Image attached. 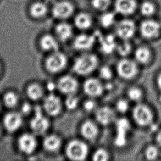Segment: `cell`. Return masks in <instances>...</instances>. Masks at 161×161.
Returning a JSON list of instances; mask_svg holds the SVG:
<instances>
[{"label":"cell","mask_w":161,"mask_h":161,"mask_svg":"<svg viewBox=\"0 0 161 161\" xmlns=\"http://www.w3.org/2000/svg\"><path fill=\"white\" fill-rule=\"evenodd\" d=\"M99 62L97 55L92 53H85L79 56L74 61L73 70L78 75L87 76L97 69Z\"/></svg>","instance_id":"1"},{"label":"cell","mask_w":161,"mask_h":161,"mask_svg":"<svg viewBox=\"0 0 161 161\" xmlns=\"http://www.w3.org/2000/svg\"><path fill=\"white\" fill-rule=\"evenodd\" d=\"M89 154V147L82 140L74 139L68 142L65 155L68 159L73 161H85Z\"/></svg>","instance_id":"2"},{"label":"cell","mask_w":161,"mask_h":161,"mask_svg":"<svg viewBox=\"0 0 161 161\" xmlns=\"http://www.w3.org/2000/svg\"><path fill=\"white\" fill-rule=\"evenodd\" d=\"M67 64V57L59 50L51 53L44 61V67L50 74L61 73L65 69Z\"/></svg>","instance_id":"3"},{"label":"cell","mask_w":161,"mask_h":161,"mask_svg":"<svg viewBox=\"0 0 161 161\" xmlns=\"http://www.w3.org/2000/svg\"><path fill=\"white\" fill-rule=\"evenodd\" d=\"M34 115L30 121V128L32 133L36 135H44L50 128V122L42 107L34 109Z\"/></svg>","instance_id":"4"},{"label":"cell","mask_w":161,"mask_h":161,"mask_svg":"<svg viewBox=\"0 0 161 161\" xmlns=\"http://www.w3.org/2000/svg\"><path fill=\"white\" fill-rule=\"evenodd\" d=\"M42 100V108L46 115L56 117L62 113L64 103L58 95L51 92L45 96Z\"/></svg>","instance_id":"5"},{"label":"cell","mask_w":161,"mask_h":161,"mask_svg":"<svg viewBox=\"0 0 161 161\" xmlns=\"http://www.w3.org/2000/svg\"><path fill=\"white\" fill-rule=\"evenodd\" d=\"M116 71L121 78L129 80L134 78L138 73V67L134 61L124 58L120 60L116 65Z\"/></svg>","instance_id":"6"},{"label":"cell","mask_w":161,"mask_h":161,"mask_svg":"<svg viewBox=\"0 0 161 161\" xmlns=\"http://www.w3.org/2000/svg\"><path fill=\"white\" fill-rule=\"evenodd\" d=\"M74 11V6L69 1H57L53 5L52 14L57 19L65 20L73 15Z\"/></svg>","instance_id":"7"},{"label":"cell","mask_w":161,"mask_h":161,"mask_svg":"<svg viewBox=\"0 0 161 161\" xmlns=\"http://www.w3.org/2000/svg\"><path fill=\"white\" fill-rule=\"evenodd\" d=\"M57 90L65 96L76 94L79 88L78 79L70 75L61 76L57 81Z\"/></svg>","instance_id":"8"},{"label":"cell","mask_w":161,"mask_h":161,"mask_svg":"<svg viewBox=\"0 0 161 161\" xmlns=\"http://www.w3.org/2000/svg\"><path fill=\"white\" fill-rule=\"evenodd\" d=\"M132 116L134 122L140 126L148 125L153 122V112L150 108L144 104L139 103L134 107Z\"/></svg>","instance_id":"9"},{"label":"cell","mask_w":161,"mask_h":161,"mask_svg":"<svg viewBox=\"0 0 161 161\" xmlns=\"http://www.w3.org/2000/svg\"><path fill=\"white\" fill-rule=\"evenodd\" d=\"M37 146L38 141L36 135L34 133H24L18 140V148L25 155H32L37 150Z\"/></svg>","instance_id":"10"},{"label":"cell","mask_w":161,"mask_h":161,"mask_svg":"<svg viewBox=\"0 0 161 161\" xmlns=\"http://www.w3.org/2000/svg\"><path fill=\"white\" fill-rule=\"evenodd\" d=\"M114 123L115 133L114 143L118 147H123L126 144L127 135L130 129V123L124 118L116 119Z\"/></svg>","instance_id":"11"},{"label":"cell","mask_w":161,"mask_h":161,"mask_svg":"<svg viewBox=\"0 0 161 161\" xmlns=\"http://www.w3.org/2000/svg\"><path fill=\"white\" fill-rule=\"evenodd\" d=\"M84 92L90 98H95L103 95L105 87L100 79L95 77L86 79L83 85Z\"/></svg>","instance_id":"12"},{"label":"cell","mask_w":161,"mask_h":161,"mask_svg":"<svg viewBox=\"0 0 161 161\" xmlns=\"http://www.w3.org/2000/svg\"><path fill=\"white\" fill-rule=\"evenodd\" d=\"M95 119L98 124L108 126L116 120L115 110L108 106L98 107L95 112Z\"/></svg>","instance_id":"13"},{"label":"cell","mask_w":161,"mask_h":161,"mask_svg":"<svg viewBox=\"0 0 161 161\" xmlns=\"http://www.w3.org/2000/svg\"><path fill=\"white\" fill-rule=\"evenodd\" d=\"M136 30L135 22L131 19H123L118 23L115 28L116 34L122 40H128L134 36Z\"/></svg>","instance_id":"14"},{"label":"cell","mask_w":161,"mask_h":161,"mask_svg":"<svg viewBox=\"0 0 161 161\" xmlns=\"http://www.w3.org/2000/svg\"><path fill=\"white\" fill-rule=\"evenodd\" d=\"M161 23L154 20H144L140 25L141 34L147 39H152L157 37L161 33Z\"/></svg>","instance_id":"15"},{"label":"cell","mask_w":161,"mask_h":161,"mask_svg":"<svg viewBox=\"0 0 161 161\" xmlns=\"http://www.w3.org/2000/svg\"><path fill=\"white\" fill-rule=\"evenodd\" d=\"M79 131L84 139L92 142L97 138L100 130L96 121L87 119L81 124Z\"/></svg>","instance_id":"16"},{"label":"cell","mask_w":161,"mask_h":161,"mask_svg":"<svg viewBox=\"0 0 161 161\" xmlns=\"http://www.w3.org/2000/svg\"><path fill=\"white\" fill-rule=\"evenodd\" d=\"M96 42L95 35L81 34L74 38L73 46L74 49L79 51H87L91 50Z\"/></svg>","instance_id":"17"},{"label":"cell","mask_w":161,"mask_h":161,"mask_svg":"<svg viewBox=\"0 0 161 161\" xmlns=\"http://www.w3.org/2000/svg\"><path fill=\"white\" fill-rule=\"evenodd\" d=\"M137 8V3L136 0H115L114 2L115 12L120 15H132Z\"/></svg>","instance_id":"18"},{"label":"cell","mask_w":161,"mask_h":161,"mask_svg":"<svg viewBox=\"0 0 161 161\" xmlns=\"http://www.w3.org/2000/svg\"><path fill=\"white\" fill-rule=\"evenodd\" d=\"M23 123L21 113L18 112H10L5 115L3 124L9 132H15L19 129Z\"/></svg>","instance_id":"19"},{"label":"cell","mask_w":161,"mask_h":161,"mask_svg":"<svg viewBox=\"0 0 161 161\" xmlns=\"http://www.w3.org/2000/svg\"><path fill=\"white\" fill-rule=\"evenodd\" d=\"M63 142L60 136L56 134L46 135L42 141L44 150L49 153L58 152L62 146Z\"/></svg>","instance_id":"20"},{"label":"cell","mask_w":161,"mask_h":161,"mask_svg":"<svg viewBox=\"0 0 161 161\" xmlns=\"http://www.w3.org/2000/svg\"><path fill=\"white\" fill-rule=\"evenodd\" d=\"M55 33L57 39L62 42H66L73 37V29L69 23L61 22L56 26Z\"/></svg>","instance_id":"21"},{"label":"cell","mask_w":161,"mask_h":161,"mask_svg":"<svg viewBox=\"0 0 161 161\" xmlns=\"http://www.w3.org/2000/svg\"><path fill=\"white\" fill-rule=\"evenodd\" d=\"M39 46L42 50L53 53L58 50V40L50 34L43 35L40 39Z\"/></svg>","instance_id":"22"},{"label":"cell","mask_w":161,"mask_h":161,"mask_svg":"<svg viewBox=\"0 0 161 161\" xmlns=\"http://www.w3.org/2000/svg\"><path fill=\"white\" fill-rule=\"evenodd\" d=\"M45 88L37 82L31 83L26 87V95L31 100L38 101L45 97Z\"/></svg>","instance_id":"23"},{"label":"cell","mask_w":161,"mask_h":161,"mask_svg":"<svg viewBox=\"0 0 161 161\" xmlns=\"http://www.w3.org/2000/svg\"><path fill=\"white\" fill-rule=\"evenodd\" d=\"M99 42L101 51L105 54H110L116 50L117 44L115 42V38L112 35L100 37Z\"/></svg>","instance_id":"24"},{"label":"cell","mask_w":161,"mask_h":161,"mask_svg":"<svg viewBox=\"0 0 161 161\" xmlns=\"http://www.w3.org/2000/svg\"><path fill=\"white\" fill-rule=\"evenodd\" d=\"M74 22L76 28L81 31H86L92 26L93 20L89 14L80 13L75 16Z\"/></svg>","instance_id":"25"},{"label":"cell","mask_w":161,"mask_h":161,"mask_svg":"<svg viewBox=\"0 0 161 161\" xmlns=\"http://www.w3.org/2000/svg\"><path fill=\"white\" fill-rule=\"evenodd\" d=\"M48 12V6L45 2H36L31 6L30 13L36 19L44 17Z\"/></svg>","instance_id":"26"},{"label":"cell","mask_w":161,"mask_h":161,"mask_svg":"<svg viewBox=\"0 0 161 161\" xmlns=\"http://www.w3.org/2000/svg\"><path fill=\"white\" fill-rule=\"evenodd\" d=\"M135 59L141 64H146L150 61L151 53L150 50L146 47H139L135 50Z\"/></svg>","instance_id":"27"},{"label":"cell","mask_w":161,"mask_h":161,"mask_svg":"<svg viewBox=\"0 0 161 161\" xmlns=\"http://www.w3.org/2000/svg\"><path fill=\"white\" fill-rule=\"evenodd\" d=\"M64 103V107L69 111L75 110L80 104V99L76 94H72L66 96Z\"/></svg>","instance_id":"28"},{"label":"cell","mask_w":161,"mask_h":161,"mask_svg":"<svg viewBox=\"0 0 161 161\" xmlns=\"http://www.w3.org/2000/svg\"><path fill=\"white\" fill-rule=\"evenodd\" d=\"M156 11V7L153 2L146 1L140 6V12L142 15L149 17L153 16Z\"/></svg>","instance_id":"29"},{"label":"cell","mask_w":161,"mask_h":161,"mask_svg":"<svg viewBox=\"0 0 161 161\" xmlns=\"http://www.w3.org/2000/svg\"><path fill=\"white\" fill-rule=\"evenodd\" d=\"M100 22L103 28H109L115 24V15L112 12H105L101 16Z\"/></svg>","instance_id":"30"},{"label":"cell","mask_w":161,"mask_h":161,"mask_svg":"<svg viewBox=\"0 0 161 161\" xmlns=\"http://www.w3.org/2000/svg\"><path fill=\"white\" fill-rule=\"evenodd\" d=\"M111 155L106 148H97L92 155V160L94 161H107L110 159Z\"/></svg>","instance_id":"31"},{"label":"cell","mask_w":161,"mask_h":161,"mask_svg":"<svg viewBox=\"0 0 161 161\" xmlns=\"http://www.w3.org/2000/svg\"><path fill=\"white\" fill-rule=\"evenodd\" d=\"M3 101L7 107L12 108L17 105L19 102V97L17 94L14 92H8L5 94Z\"/></svg>","instance_id":"32"},{"label":"cell","mask_w":161,"mask_h":161,"mask_svg":"<svg viewBox=\"0 0 161 161\" xmlns=\"http://www.w3.org/2000/svg\"><path fill=\"white\" fill-rule=\"evenodd\" d=\"M132 50V47L131 44L128 40H123L122 43L117 44L116 50L120 56L125 57L130 53Z\"/></svg>","instance_id":"33"},{"label":"cell","mask_w":161,"mask_h":161,"mask_svg":"<svg viewBox=\"0 0 161 161\" xmlns=\"http://www.w3.org/2000/svg\"><path fill=\"white\" fill-rule=\"evenodd\" d=\"M127 96L131 101L138 103L142 97V92L137 87H131L127 92Z\"/></svg>","instance_id":"34"},{"label":"cell","mask_w":161,"mask_h":161,"mask_svg":"<svg viewBox=\"0 0 161 161\" xmlns=\"http://www.w3.org/2000/svg\"><path fill=\"white\" fill-rule=\"evenodd\" d=\"M98 75L100 78L102 80H109L113 78V70L108 65H103L102 67L99 68Z\"/></svg>","instance_id":"35"},{"label":"cell","mask_w":161,"mask_h":161,"mask_svg":"<svg viewBox=\"0 0 161 161\" xmlns=\"http://www.w3.org/2000/svg\"><path fill=\"white\" fill-rule=\"evenodd\" d=\"M112 3V0H92L93 8L99 11H106Z\"/></svg>","instance_id":"36"},{"label":"cell","mask_w":161,"mask_h":161,"mask_svg":"<svg viewBox=\"0 0 161 161\" xmlns=\"http://www.w3.org/2000/svg\"><path fill=\"white\" fill-rule=\"evenodd\" d=\"M83 109L84 111L88 113H92L93 112H95L97 107V104L96 101L95 100V98H88L83 103Z\"/></svg>","instance_id":"37"},{"label":"cell","mask_w":161,"mask_h":161,"mask_svg":"<svg viewBox=\"0 0 161 161\" xmlns=\"http://www.w3.org/2000/svg\"><path fill=\"white\" fill-rule=\"evenodd\" d=\"M145 155L146 158L148 160H151V161L155 160L158 156L159 151L157 147L151 145V146H148L146 148L145 151Z\"/></svg>","instance_id":"38"},{"label":"cell","mask_w":161,"mask_h":161,"mask_svg":"<svg viewBox=\"0 0 161 161\" xmlns=\"http://www.w3.org/2000/svg\"><path fill=\"white\" fill-rule=\"evenodd\" d=\"M129 109V104L128 101L124 99L121 98L117 101L115 106V109L118 112L120 113H125L128 112Z\"/></svg>","instance_id":"39"},{"label":"cell","mask_w":161,"mask_h":161,"mask_svg":"<svg viewBox=\"0 0 161 161\" xmlns=\"http://www.w3.org/2000/svg\"><path fill=\"white\" fill-rule=\"evenodd\" d=\"M33 107L31 105L28 103H25L22 105L21 108V112L23 114H29L32 112Z\"/></svg>","instance_id":"40"},{"label":"cell","mask_w":161,"mask_h":161,"mask_svg":"<svg viewBox=\"0 0 161 161\" xmlns=\"http://www.w3.org/2000/svg\"><path fill=\"white\" fill-rule=\"evenodd\" d=\"M46 88L48 92H50V93L53 92H54L55 90L57 89L56 83H53V81H48V83L46 84Z\"/></svg>","instance_id":"41"},{"label":"cell","mask_w":161,"mask_h":161,"mask_svg":"<svg viewBox=\"0 0 161 161\" xmlns=\"http://www.w3.org/2000/svg\"><path fill=\"white\" fill-rule=\"evenodd\" d=\"M156 142L157 144H158L159 146H161V130L157 134L156 136Z\"/></svg>","instance_id":"42"},{"label":"cell","mask_w":161,"mask_h":161,"mask_svg":"<svg viewBox=\"0 0 161 161\" xmlns=\"http://www.w3.org/2000/svg\"><path fill=\"white\" fill-rule=\"evenodd\" d=\"M157 81V85H158V86L159 90H160L161 92V73L159 74L158 76Z\"/></svg>","instance_id":"43"},{"label":"cell","mask_w":161,"mask_h":161,"mask_svg":"<svg viewBox=\"0 0 161 161\" xmlns=\"http://www.w3.org/2000/svg\"><path fill=\"white\" fill-rule=\"evenodd\" d=\"M56 1V0H45V2L48 6V3L53 5Z\"/></svg>","instance_id":"44"},{"label":"cell","mask_w":161,"mask_h":161,"mask_svg":"<svg viewBox=\"0 0 161 161\" xmlns=\"http://www.w3.org/2000/svg\"><path fill=\"white\" fill-rule=\"evenodd\" d=\"M0 133H1V129H0Z\"/></svg>","instance_id":"45"},{"label":"cell","mask_w":161,"mask_h":161,"mask_svg":"<svg viewBox=\"0 0 161 161\" xmlns=\"http://www.w3.org/2000/svg\"><path fill=\"white\" fill-rule=\"evenodd\" d=\"M0 109H1V106H0Z\"/></svg>","instance_id":"46"}]
</instances>
